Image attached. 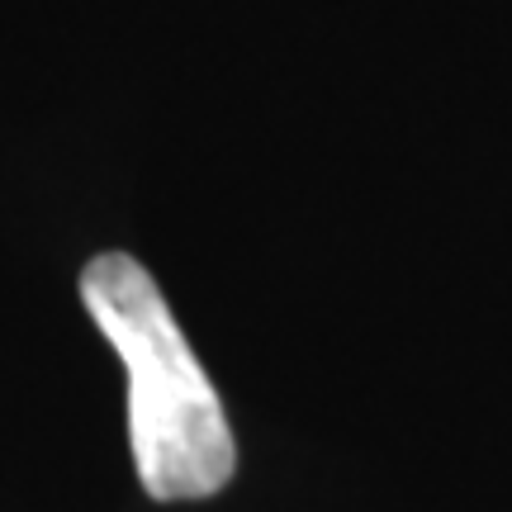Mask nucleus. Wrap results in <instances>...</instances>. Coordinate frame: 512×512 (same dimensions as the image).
I'll use <instances>...</instances> for the list:
<instances>
[{"label": "nucleus", "mask_w": 512, "mask_h": 512, "mask_svg": "<svg viewBox=\"0 0 512 512\" xmlns=\"http://www.w3.org/2000/svg\"><path fill=\"white\" fill-rule=\"evenodd\" d=\"M81 304L128 370V441L143 489L157 503L214 498L238 470V446L162 285L143 261L100 252L81 271Z\"/></svg>", "instance_id": "nucleus-1"}]
</instances>
